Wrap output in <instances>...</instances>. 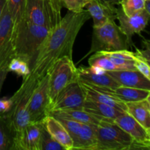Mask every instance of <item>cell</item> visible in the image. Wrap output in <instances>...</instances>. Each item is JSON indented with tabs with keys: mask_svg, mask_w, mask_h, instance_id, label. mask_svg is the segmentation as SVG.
<instances>
[{
	"mask_svg": "<svg viewBox=\"0 0 150 150\" xmlns=\"http://www.w3.org/2000/svg\"><path fill=\"white\" fill-rule=\"evenodd\" d=\"M89 18L90 16L86 10L78 13L68 10L60 21L49 30L38 49L29 76L39 81L46 75L50 67L59 59L64 57L73 58L76 37Z\"/></svg>",
	"mask_w": 150,
	"mask_h": 150,
	"instance_id": "1",
	"label": "cell"
},
{
	"mask_svg": "<svg viewBox=\"0 0 150 150\" xmlns=\"http://www.w3.org/2000/svg\"><path fill=\"white\" fill-rule=\"evenodd\" d=\"M49 29L27 21L25 18L13 27L12 44L16 57L26 62L32 70L38 49Z\"/></svg>",
	"mask_w": 150,
	"mask_h": 150,
	"instance_id": "2",
	"label": "cell"
},
{
	"mask_svg": "<svg viewBox=\"0 0 150 150\" xmlns=\"http://www.w3.org/2000/svg\"><path fill=\"white\" fill-rule=\"evenodd\" d=\"M95 150H134L149 148L133 140L114 121L101 120L97 125Z\"/></svg>",
	"mask_w": 150,
	"mask_h": 150,
	"instance_id": "3",
	"label": "cell"
},
{
	"mask_svg": "<svg viewBox=\"0 0 150 150\" xmlns=\"http://www.w3.org/2000/svg\"><path fill=\"white\" fill-rule=\"evenodd\" d=\"M38 81L28 76L23 79L19 89L11 97L12 107L4 116L15 133L23 130L31 122L28 103Z\"/></svg>",
	"mask_w": 150,
	"mask_h": 150,
	"instance_id": "4",
	"label": "cell"
},
{
	"mask_svg": "<svg viewBox=\"0 0 150 150\" xmlns=\"http://www.w3.org/2000/svg\"><path fill=\"white\" fill-rule=\"evenodd\" d=\"M131 44L115 21H110L100 26H93L91 48L85 57L95 52L128 50Z\"/></svg>",
	"mask_w": 150,
	"mask_h": 150,
	"instance_id": "5",
	"label": "cell"
},
{
	"mask_svg": "<svg viewBox=\"0 0 150 150\" xmlns=\"http://www.w3.org/2000/svg\"><path fill=\"white\" fill-rule=\"evenodd\" d=\"M46 74L48 76V93L51 107L63 89L72 82L79 80L78 71L73 58L64 57L54 62Z\"/></svg>",
	"mask_w": 150,
	"mask_h": 150,
	"instance_id": "6",
	"label": "cell"
},
{
	"mask_svg": "<svg viewBox=\"0 0 150 150\" xmlns=\"http://www.w3.org/2000/svg\"><path fill=\"white\" fill-rule=\"evenodd\" d=\"M24 18L27 21L51 30L62 18L49 0H26Z\"/></svg>",
	"mask_w": 150,
	"mask_h": 150,
	"instance_id": "7",
	"label": "cell"
},
{
	"mask_svg": "<svg viewBox=\"0 0 150 150\" xmlns=\"http://www.w3.org/2000/svg\"><path fill=\"white\" fill-rule=\"evenodd\" d=\"M68 132L73 141V149L95 150L97 145L96 125L57 118Z\"/></svg>",
	"mask_w": 150,
	"mask_h": 150,
	"instance_id": "8",
	"label": "cell"
},
{
	"mask_svg": "<svg viewBox=\"0 0 150 150\" xmlns=\"http://www.w3.org/2000/svg\"><path fill=\"white\" fill-rule=\"evenodd\" d=\"M51 108L48 93V76L45 75L37 83L28 103V111L31 122H41L47 115Z\"/></svg>",
	"mask_w": 150,
	"mask_h": 150,
	"instance_id": "9",
	"label": "cell"
},
{
	"mask_svg": "<svg viewBox=\"0 0 150 150\" xmlns=\"http://www.w3.org/2000/svg\"><path fill=\"white\" fill-rule=\"evenodd\" d=\"M13 27L11 14L5 4L0 18V70H7L10 61L16 57L12 44Z\"/></svg>",
	"mask_w": 150,
	"mask_h": 150,
	"instance_id": "10",
	"label": "cell"
},
{
	"mask_svg": "<svg viewBox=\"0 0 150 150\" xmlns=\"http://www.w3.org/2000/svg\"><path fill=\"white\" fill-rule=\"evenodd\" d=\"M85 95L79 80L67 85L58 95L50 111L62 109H83Z\"/></svg>",
	"mask_w": 150,
	"mask_h": 150,
	"instance_id": "11",
	"label": "cell"
},
{
	"mask_svg": "<svg viewBox=\"0 0 150 150\" xmlns=\"http://www.w3.org/2000/svg\"><path fill=\"white\" fill-rule=\"evenodd\" d=\"M120 6V5H119ZM150 17V13L145 10L134 15L127 16L124 13L120 6L117 7L116 18L120 21V28L127 37L130 43L133 44L132 38L136 34H139L147 26Z\"/></svg>",
	"mask_w": 150,
	"mask_h": 150,
	"instance_id": "12",
	"label": "cell"
},
{
	"mask_svg": "<svg viewBox=\"0 0 150 150\" xmlns=\"http://www.w3.org/2000/svg\"><path fill=\"white\" fill-rule=\"evenodd\" d=\"M42 121L30 122L13 138V150H41Z\"/></svg>",
	"mask_w": 150,
	"mask_h": 150,
	"instance_id": "13",
	"label": "cell"
},
{
	"mask_svg": "<svg viewBox=\"0 0 150 150\" xmlns=\"http://www.w3.org/2000/svg\"><path fill=\"white\" fill-rule=\"evenodd\" d=\"M114 122L128 133L133 140L150 149V132L127 113L125 112L119 116L114 120Z\"/></svg>",
	"mask_w": 150,
	"mask_h": 150,
	"instance_id": "14",
	"label": "cell"
},
{
	"mask_svg": "<svg viewBox=\"0 0 150 150\" xmlns=\"http://www.w3.org/2000/svg\"><path fill=\"white\" fill-rule=\"evenodd\" d=\"M107 73L115 79L120 86L150 90V80L136 70L108 71Z\"/></svg>",
	"mask_w": 150,
	"mask_h": 150,
	"instance_id": "15",
	"label": "cell"
},
{
	"mask_svg": "<svg viewBox=\"0 0 150 150\" xmlns=\"http://www.w3.org/2000/svg\"><path fill=\"white\" fill-rule=\"evenodd\" d=\"M90 86L99 92H102L111 95V96L123 101L124 103L134 102V101L146 100L150 96V90H146V89H137V88L128 87V86H120L114 89H111L105 87H98V86H92V85H90Z\"/></svg>",
	"mask_w": 150,
	"mask_h": 150,
	"instance_id": "16",
	"label": "cell"
},
{
	"mask_svg": "<svg viewBox=\"0 0 150 150\" xmlns=\"http://www.w3.org/2000/svg\"><path fill=\"white\" fill-rule=\"evenodd\" d=\"M45 130L50 135L62 145L65 150H73V141L61 122L51 115H47L42 120Z\"/></svg>",
	"mask_w": 150,
	"mask_h": 150,
	"instance_id": "17",
	"label": "cell"
},
{
	"mask_svg": "<svg viewBox=\"0 0 150 150\" xmlns=\"http://www.w3.org/2000/svg\"><path fill=\"white\" fill-rule=\"evenodd\" d=\"M77 71L79 81L98 87H105L111 89H114L120 86L118 82L107 72L103 74H95L91 71L89 67L85 66H80L77 68Z\"/></svg>",
	"mask_w": 150,
	"mask_h": 150,
	"instance_id": "18",
	"label": "cell"
},
{
	"mask_svg": "<svg viewBox=\"0 0 150 150\" xmlns=\"http://www.w3.org/2000/svg\"><path fill=\"white\" fill-rule=\"evenodd\" d=\"M117 9V7L111 8L103 4L98 0H89L84 7V10L93 19V26H102L110 21H115Z\"/></svg>",
	"mask_w": 150,
	"mask_h": 150,
	"instance_id": "19",
	"label": "cell"
},
{
	"mask_svg": "<svg viewBox=\"0 0 150 150\" xmlns=\"http://www.w3.org/2000/svg\"><path fill=\"white\" fill-rule=\"evenodd\" d=\"M126 113L134 118L146 130L150 132L149 98L134 102L125 103Z\"/></svg>",
	"mask_w": 150,
	"mask_h": 150,
	"instance_id": "20",
	"label": "cell"
},
{
	"mask_svg": "<svg viewBox=\"0 0 150 150\" xmlns=\"http://www.w3.org/2000/svg\"><path fill=\"white\" fill-rule=\"evenodd\" d=\"M79 82L81 83V85L84 92L85 99L90 100L100 103L105 104V105L113 107L116 109L126 112L125 103L111 96V95H108V94L99 92L87 83L81 81Z\"/></svg>",
	"mask_w": 150,
	"mask_h": 150,
	"instance_id": "21",
	"label": "cell"
},
{
	"mask_svg": "<svg viewBox=\"0 0 150 150\" xmlns=\"http://www.w3.org/2000/svg\"><path fill=\"white\" fill-rule=\"evenodd\" d=\"M83 110L92 114V116L98 119L100 121L101 120L114 121L119 116L125 113L124 111L117 110L105 104L100 103L86 99H85L84 103H83Z\"/></svg>",
	"mask_w": 150,
	"mask_h": 150,
	"instance_id": "22",
	"label": "cell"
},
{
	"mask_svg": "<svg viewBox=\"0 0 150 150\" xmlns=\"http://www.w3.org/2000/svg\"><path fill=\"white\" fill-rule=\"evenodd\" d=\"M48 115L55 118H61L79 122L98 125L100 120L83 109H62L50 111Z\"/></svg>",
	"mask_w": 150,
	"mask_h": 150,
	"instance_id": "23",
	"label": "cell"
},
{
	"mask_svg": "<svg viewBox=\"0 0 150 150\" xmlns=\"http://www.w3.org/2000/svg\"><path fill=\"white\" fill-rule=\"evenodd\" d=\"M15 134L4 114H0V150L11 149Z\"/></svg>",
	"mask_w": 150,
	"mask_h": 150,
	"instance_id": "24",
	"label": "cell"
},
{
	"mask_svg": "<svg viewBox=\"0 0 150 150\" xmlns=\"http://www.w3.org/2000/svg\"><path fill=\"white\" fill-rule=\"evenodd\" d=\"M89 65H97L105 71H117L120 69L102 52H95L89 59Z\"/></svg>",
	"mask_w": 150,
	"mask_h": 150,
	"instance_id": "25",
	"label": "cell"
},
{
	"mask_svg": "<svg viewBox=\"0 0 150 150\" xmlns=\"http://www.w3.org/2000/svg\"><path fill=\"white\" fill-rule=\"evenodd\" d=\"M6 4L11 14L13 26L24 18L26 0H6Z\"/></svg>",
	"mask_w": 150,
	"mask_h": 150,
	"instance_id": "26",
	"label": "cell"
},
{
	"mask_svg": "<svg viewBox=\"0 0 150 150\" xmlns=\"http://www.w3.org/2000/svg\"><path fill=\"white\" fill-rule=\"evenodd\" d=\"M146 0H121L119 5L125 15L130 16L144 10Z\"/></svg>",
	"mask_w": 150,
	"mask_h": 150,
	"instance_id": "27",
	"label": "cell"
},
{
	"mask_svg": "<svg viewBox=\"0 0 150 150\" xmlns=\"http://www.w3.org/2000/svg\"><path fill=\"white\" fill-rule=\"evenodd\" d=\"M7 70L8 72H15L18 76H22L23 79L27 77L31 73V69L27 63L18 57L12 59L7 67Z\"/></svg>",
	"mask_w": 150,
	"mask_h": 150,
	"instance_id": "28",
	"label": "cell"
},
{
	"mask_svg": "<svg viewBox=\"0 0 150 150\" xmlns=\"http://www.w3.org/2000/svg\"><path fill=\"white\" fill-rule=\"evenodd\" d=\"M41 150H65L48 133L42 123L41 130Z\"/></svg>",
	"mask_w": 150,
	"mask_h": 150,
	"instance_id": "29",
	"label": "cell"
},
{
	"mask_svg": "<svg viewBox=\"0 0 150 150\" xmlns=\"http://www.w3.org/2000/svg\"><path fill=\"white\" fill-rule=\"evenodd\" d=\"M89 0H60L62 7H64L69 11L81 12L84 10V7Z\"/></svg>",
	"mask_w": 150,
	"mask_h": 150,
	"instance_id": "30",
	"label": "cell"
},
{
	"mask_svg": "<svg viewBox=\"0 0 150 150\" xmlns=\"http://www.w3.org/2000/svg\"><path fill=\"white\" fill-rule=\"evenodd\" d=\"M134 67L137 71H139L144 77L150 80V67L149 62L145 60L136 58V59L134 61Z\"/></svg>",
	"mask_w": 150,
	"mask_h": 150,
	"instance_id": "31",
	"label": "cell"
},
{
	"mask_svg": "<svg viewBox=\"0 0 150 150\" xmlns=\"http://www.w3.org/2000/svg\"><path fill=\"white\" fill-rule=\"evenodd\" d=\"M13 104L12 98H2L0 99V114H4L10 110Z\"/></svg>",
	"mask_w": 150,
	"mask_h": 150,
	"instance_id": "32",
	"label": "cell"
},
{
	"mask_svg": "<svg viewBox=\"0 0 150 150\" xmlns=\"http://www.w3.org/2000/svg\"><path fill=\"white\" fill-rule=\"evenodd\" d=\"M98 1L102 3L103 4H105V5L108 6V7H111V8L116 7V6L120 4V1L119 0H98Z\"/></svg>",
	"mask_w": 150,
	"mask_h": 150,
	"instance_id": "33",
	"label": "cell"
},
{
	"mask_svg": "<svg viewBox=\"0 0 150 150\" xmlns=\"http://www.w3.org/2000/svg\"><path fill=\"white\" fill-rule=\"evenodd\" d=\"M8 73L9 72L6 70H0V93H1V88H2V86L4 84V82L5 81L6 78H7Z\"/></svg>",
	"mask_w": 150,
	"mask_h": 150,
	"instance_id": "34",
	"label": "cell"
},
{
	"mask_svg": "<svg viewBox=\"0 0 150 150\" xmlns=\"http://www.w3.org/2000/svg\"><path fill=\"white\" fill-rule=\"evenodd\" d=\"M89 69H90L92 73H95V74H103V73H106L105 70H104L103 69L101 68V67H98L97 65H91L89 66Z\"/></svg>",
	"mask_w": 150,
	"mask_h": 150,
	"instance_id": "35",
	"label": "cell"
},
{
	"mask_svg": "<svg viewBox=\"0 0 150 150\" xmlns=\"http://www.w3.org/2000/svg\"><path fill=\"white\" fill-rule=\"evenodd\" d=\"M144 10L150 13V0H146L144 4Z\"/></svg>",
	"mask_w": 150,
	"mask_h": 150,
	"instance_id": "36",
	"label": "cell"
},
{
	"mask_svg": "<svg viewBox=\"0 0 150 150\" xmlns=\"http://www.w3.org/2000/svg\"><path fill=\"white\" fill-rule=\"evenodd\" d=\"M6 4V0H0V18H1V13H2L3 9Z\"/></svg>",
	"mask_w": 150,
	"mask_h": 150,
	"instance_id": "37",
	"label": "cell"
},
{
	"mask_svg": "<svg viewBox=\"0 0 150 150\" xmlns=\"http://www.w3.org/2000/svg\"><path fill=\"white\" fill-rule=\"evenodd\" d=\"M119 1H120H120H121V0H119Z\"/></svg>",
	"mask_w": 150,
	"mask_h": 150,
	"instance_id": "38",
	"label": "cell"
}]
</instances>
